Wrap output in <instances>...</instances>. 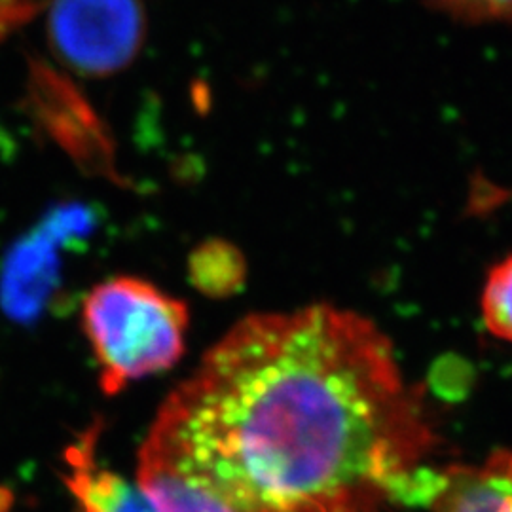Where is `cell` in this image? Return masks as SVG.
<instances>
[{"mask_svg":"<svg viewBox=\"0 0 512 512\" xmlns=\"http://www.w3.org/2000/svg\"><path fill=\"white\" fill-rule=\"evenodd\" d=\"M440 12L465 23L512 21V0H425Z\"/></svg>","mask_w":512,"mask_h":512,"instance_id":"7","label":"cell"},{"mask_svg":"<svg viewBox=\"0 0 512 512\" xmlns=\"http://www.w3.org/2000/svg\"><path fill=\"white\" fill-rule=\"evenodd\" d=\"M480 308L486 329L497 338L512 342V256L490 270Z\"/></svg>","mask_w":512,"mask_h":512,"instance_id":"6","label":"cell"},{"mask_svg":"<svg viewBox=\"0 0 512 512\" xmlns=\"http://www.w3.org/2000/svg\"><path fill=\"white\" fill-rule=\"evenodd\" d=\"M145 38L147 14L141 0H54L48 14L55 57L88 78L128 69Z\"/></svg>","mask_w":512,"mask_h":512,"instance_id":"3","label":"cell"},{"mask_svg":"<svg viewBox=\"0 0 512 512\" xmlns=\"http://www.w3.org/2000/svg\"><path fill=\"white\" fill-rule=\"evenodd\" d=\"M188 272L194 287L203 294L226 296L243 285L245 258L228 241L209 239L190 255Z\"/></svg>","mask_w":512,"mask_h":512,"instance_id":"5","label":"cell"},{"mask_svg":"<svg viewBox=\"0 0 512 512\" xmlns=\"http://www.w3.org/2000/svg\"><path fill=\"white\" fill-rule=\"evenodd\" d=\"M437 435L382 330L317 304L255 313L160 408L139 484L156 512H376Z\"/></svg>","mask_w":512,"mask_h":512,"instance_id":"1","label":"cell"},{"mask_svg":"<svg viewBox=\"0 0 512 512\" xmlns=\"http://www.w3.org/2000/svg\"><path fill=\"white\" fill-rule=\"evenodd\" d=\"M433 512H512V450H499L480 465L440 471Z\"/></svg>","mask_w":512,"mask_h":512,"instance_id":"4","label":"cell"},{"mask_svg":"<svg viewBox=\"0 0 512 512\" xmlns=\"http://www.w3.org/2000/svg\"><path fill=\"white\" fill-rule=\"evenodd\" d=\"M82 325L105 393L175 365L184 353L186 304L139 277H112L93 287Z\"/></svg>","mask_w":512,"mask_h":512,"instance_id":"2","label":"cell"}]
</instances>
